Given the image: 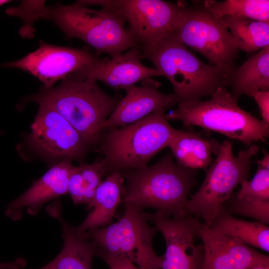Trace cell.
<instances>
[{"label": "cell", "instance_id": "6da1fadb", "mask_svg": "<svg viewBox=\"0 0 269 269\" xmlns=\"http://www.w3.org/2000/svg\"><path fill=\"white\" fill-rule=\"evenodd\" d=\"M28 99L59 113L89 148L97 147L103 126L121 98L106 93L94 79L69 75L58 86L41 90Z\"/></svg>", "mask_w": 269, "mask_h": 269}, {"label": "cell", "instance_id": "7a4b0ae2", "mask_svg": "<svg viewBox=\"0 0 269 269\" xmlns=\"http://www.w3.org/2000/svg\"><path fill=\"white\" fill-rule=\"evenodd\" d=\"M121 172L125 204L152 208L168 217L188 213L187 197L195 184V170L175 163L171 153L150 166Z\"/></svg>", "mask_w": 269, "mask_h": 269}, {"label": "cell", "instance_id": "3957f363", "mask_svg": "<svg viewBox=\"0 0 269 269\" xmlns=\"http://www.w3.org/2000/svg\"><path fill=\"white\" fill-rule=\"evenodd\" d=\"M175 130L168 123L165 111L158 110L118 129L104 130L96 150L103 155L109 174L141 169L168 146Z\"/></svg>", "mask_w": 269, "mask_h": 269}, {"label": "cell", "instance_id": "277c9868", "mask_svg": "<svg viewBox=\"0 0 269 269\" xmlns=\"http://www.w3.org/2000/svg\"><path fill=\"white\" fill-rule=\"evenodd\" d=\"M178 108L165 114L168 121L178 120L185 127L196 126L237 139L247 147L266 140L267 124L242 109L226 87H219L206 100L197 99L178 104Z\"/></svg>", "mask_w": 269, "mask_h": 269}, {"label": "cell", "instance_id": "5b68a950", "mask_svg": "<svg viewBox=\"0 0 269 269\" xmlns=\"http://www.w3.org/2000/svg\"><path fill=\"white\" fill-rule=\"evenodd\" d=\"M41 18L52 21L67 37L83 41L97 55L105 53L113 58L127 50L138 48L125 20L107 8L91 9L78 0L70 5L57 3L45 6Z\"/></svg>", "mask_w": 269, "mask_h": 269}, {"label": "cell", "instance_id": "8992f818", "mask_svg": "<svg viewBox=\"0 0 269 269\" xmlns=\"http://www.w3.org/2000/svg\"><path fill=\"white\" fill-rule=\"evenodd\" d=\"M142 56L169 80L179 103L210 96L219 87L228 86L223 71L204 63L173 34Z\"/></svg>", "mask_w": 269, "mask_h": 269}, {"label": "cell", "instance_id": "52a82bcc", "mask_svg": "<svg viewBox=\"0 0 269 269\" xmlns=\"http://www.w3.org/2000/svg\"><path fill=\"white\" fill-rule=\"evenodd\" d=\"M125 206L124 215L116 223L82 232L94 244L95 256L124 258L142 269H160L162 256L156 254L152 246L158 229L149 225L144 209Z\"/></svg>", "mask_w": 269, "mask_h": 269}, {"label": "cell", "instance_id": "ba28073f", "mask_svg": "<svg viewBox=\"0 0 269 269\" xmlns=\"http://www.w3.org/2000/svg\"><path fill=\"white\" fill-rule=\"evenodd\" d=\"M258 151V145L252 144L235 156L229 141L220 144L216 158L208 169L202 184L187 201V213L201 217L204 224L209 226L236 187L247 180L251 158Z\"/></svg>", "mask_w": 269, "mask_h": 269}, {"label": "cell", "instance_id": "9c48e42d", "mask_svg": "<svg viewBox=\"0 0 269 269\" xmlns=\"http://www.w3.org/2000/svg\"><path fill=\"white\" fill-rule=\"evenodd\" d=\"M173 35L187 47L202 55L209 64L229 77L235 69L239 49L222 18L202 6L180 2Z\"/></svg>", "mask_w": 269, "mask_h": 269}, {"label": "cell", "instance_id": "30bf717a", "mask_svg": "<svg viewBox=\"0 0 269 269\" xmlns=\"http://www.w3.org/2000/svg\"><path fill=\"white\" fill-rule=\"evenodd\" d=\"M87 6L107 8L120 15L142 54L155 48L173 34L180 2L162 0H82Z\"/></svg>", "mask_w": 269, "mask_h": 269}, {"label": "cell", "instance_id": "8fae6325", "mask_svg": "<svg viewBox=\"0 0 269 269\" xmlns=\"http://www.w3.org/2000/svg\"><path fill=\"white\" fill-rule=\"evenodd\" d=\"M148 220L160 231L165 241L160 269H202L204 250L195 245L201 226L196 216L190 213L166 217L155 212L148 213Z\"/></svg>", "mask_w": 269, "mask_h": 269}, {"label": "cell", "instance_id": "7c38bea8", "mask_svg": "<svg viewBox=\"0 0 269 269\" xmlns=\"http://www.w3.org/2000/svg\"><path fill=\"white\" fill-rule=\"evenodd\" d=\"M31 126L28 140L41 155L51 159L82 161L89 148L73 126L59 113L44 105Z\"/></svg>", "mask_w": 269, "mask_h": 269}, {"label": "cell", "instance_id": "4fadbf2b", "mask_svg": "<svg viewBox=\"0 0 269 269\" xmlns=\"http://www.w3.org/2000/svg\"><path fill=\"white\" fill-rule=\"evenodd\" d=\"M99 57L87 48H74L49 44L40 41L39 47L22 58L4 63L1 67L27 72L43 83L41 90L53 88L58 80L83 67L96 62Z\"/></svg>", "mask_w": 269, "mask_h": 269}, {"label": "cell", "instance_id": "5bb4252c", "mask_svg": "<svg viewBox=\"0 0 269 269\" xmlns=\"http://www.w3.org/2000/svg\"><path fill=\"white\" fill-rule=\"evenodd\" d=\"M142 58L141 51L133 48L111 60L99 58L94 63L70 75L100 81L116 91L125 90L153 77L163 76L155 68L143 64L141 62Z\"/></svg>", "mask_w": 269, "mask_h": 269}, {"label": "cell", "instance_id": "9a60e30c", "mask_svg": "<svg viewBox=\"0 0 269 269\" xmlns=\"http://www.w3.org/2000/svg\"><path fill=\"white\" fill-rule=\"evenodd\" d=\"M198 237L204 250L202 269H248L269 264L268 256L237 239L214 232L204 224H201Z\"/></svg>", "mask_w": 269, "mask_h": 269}, {"label": "cell", "instance_id": "2e32d148", "mask_svg": "<svg viewBox=\"0 0 269 269\" xmlns=\"http://www.w3.org/2000/svg\"><path fill=\"white\" fill-rule=\"evenodd\" d=\"M159 86L158 82L151 81L141 86L134 85L126 88V95L121 98L104 124L103 131L127 126L155 111H165L179 103L173 93L165 94L159 91Z\"/></svg>", "mask_w": 269, "mask_h": 269}, {"label": "cell", "instance_id": "e0dca14e", "mask_svg": "<svg viewBox=\"0 0 269 269\" xmlns=\"http://www.w3.org/2000/svg\"><path fill=\"white\" fill-rule=\"evenodd\" d=\"M75 167L69 160L60 161L53 165L7 205L5 215L14 220L20 219L24 211L29 215H36L46 203L68 193L69 178Z\"/></svg>", "mask_w": 269, "mask_h": 269}, {"label": "cell", "instance_id": "ac0fdd59", "mask_svg": "<svg viewBox=\"0 0 269 269\" xmlns=\"http://www.w3.org/2000/svg\"><path fill=\"white\" fill-rule=\"evenodd\" d=\"M48 208L49 213L60 223L64 240L63 248L50 263L38 269H92L96 247L83 233L65 222L61 217L60 205L57 203Z\"/></svg>", "mask_w": 269, "mask_h": 269}, {"label": "cell", "instance_id": "d6986e66", "mask_svg": "<svg viewBox=\"0 0 269 269\" xmlns=\"http://www.w3.org/2000/svg\"><path fill=\"white\" fill-rule=\"evenodd\" d=\"M124 180L121 172L115 171L102 181L88 205V209L90 210L88 215L80 225L75 227L78 232L113 223L116 209L122 202Z\"/></svg>", "mask_w": 269, "mask_h": 269}, {"label": "cell", "instance_id": "ffe728a7", "mask_svg": "<svg viewBox=\"0 0 269 269\" xmlns=\"http://www.w3.org/2000/svg\"><path fill=\"white\" fill-rule=\"evenodd\" d=\"M220 144L197 133L176 129L168 146L179 165L189 169H206L217 155Z\"/></svg>", "mask_w": 269, "mask_h": 269}, {"label": "cell", "instance_id": "44dd1931", "mask_svg": "<svg viewBox=\"0 0 269 269\" xmlns=\"http://www.w3.org/2000/svg\"><path fill=\"white\" fill-rule=\"evenodd\" d=\"M228 86L237 102L243 95L253 97L256 92L269 91V46L236 67L229 77Z\"/></svg>", "mask_w": 269, "mask_h": 269}, {"label": "cell", "instance_id": "7402d4cb", "mask_svg": "<svg viewBox=\"0 0 269 269\" xmlns=\"http://www.w3.org/2000/svg\"><path fill=\"white\" fill-rule=\"evenodd\" d=\"M208 227L214 232L269 252V228L267 225L236 218L222 208Z\"/></svg>", "mask_w": 269, "mask_h": 269}, {"label": "cell", "instance_id": "603a6c76", "mask_svg": "<svg viewBox=\"0 0 269 269\" xmlns=\"http://www.w3.org/2000/svg\"><path fill=\"white\" fill-rule=\"evenodd\" d=\"M222 19L239 50L253 53L269 46V22L228 16Z\"/></svg>", "mask_w": 269, "mask_h": 269}, {"label": "cell", "instance_id": "cb8c5ba5", "mask_svg": "<svg viewBox=\"0 0 269 269\" xmlns=\"http://www.w3.org/2000/svg\"><path fill=\"white\" fill-rule=\"evenodd\" d=\"M108 174L103 158L75 167L68 182V193L75 205H88L102 178Z\"/></svg>", "mask_w": 269, "mask_h": 269}, {"label": "cell", "instance_id": "d4e9b609", "mask_svg": "<svg viewBox=\"0 0 269 269\" xmlns=\"http://www.w3.org/2000/svg\"><path fill=\"white\" fill-rule=\"evenodd\" d=\"M202 3L217 18L228 16L269 22V0H206Z\"/></svg>", "mask_w": 269, "mask_h": 269}, {"label": "cell", "instance_id": "484cf974", "mask_svg": "<svg viewBox=\"0 0 269 269\" xmlns=\"http://www.w3.org/2000/svg\"><path fill=\"white\" fill-rule=\"evenodd\" d=\"M257 172L250 180L241 183V188L236 196L253 200L269 201V154L266 151L262 159L257 161Z\"/></svg>", "mask_w": 269, "mask_h": 269}, {"label": "cell", "instance_id": "4316f807", "mask_svg": "<svg viewBox=\"0 0 269 269\" xmlns=\"http://www.w3.org/2000/svg\"><path fill=\"white\" fill-rule=\"evenodd\" d=\"M226 212L249 217L265 225L269 223V201H263L248 198L231 197L222 207Z\"/></svg>", "mask_w": 269, "mask_h": 269}, {"label": "cell", "instance_id": "83f0119b", "mask_svg": "<svg viewBox=\"0 0 269 269\" xmlns=\"http://www.w3.org/2000/svg\"><path fill=\"white\" fill-rule=\"evenodd\" d=\"M252 97L259 108L262 120L269 124V91L256 92Z\"/></svg>", "mask_w": 269, "mask_h": 269}, {"label": "cell", "instance_id": "f1b7e54d", "mask_svg": "<svg viewBox=\"0 0 269 269\" xmlns=\"http://www.w3.org/2000/svg\"><path fill=\"white\" fill-rule=\"evenodd\" d=\"M102 259L106 263L110 269H142L124 258L105 257Z\"/></svg>", "mask_w": 269, "mask_h": 269}, {"label": "cell", "instance_id": "f546056e", "mask_svg": "<svg viewBox=\"0 0 269 269\" xmlns=\"http://www.w3.org/2000/svg\"><path fill=\"white\" fill-rule=\"evenodd\" d=\"M26 265L22 258H17L13 262L0 263V269H22Z\"/></svg>", "mask_w": 269, "mask_h": 269}, {"label": "cell", "instance_id": "4dcf8cb0", "mask_svg": "<svg viewBox=\"0 0 269 269\" xmlns=\"http://www.w3.org/2000/svg\"><path fill=\"white\" fill-rule=\"evenodd\" d=\"M248 269H269V264L257 265Z\"/></svg>", "mask_w": 269, "mask_h": 269}, {"label": "cell", "instance_id": "1f68e13d", "mask_svg": "<svg viewBox=\"0 0 269 269\" xmlns=\"http://www.w3.org/2000/svg\"><path fill=\"white\" fill-rule=\"evenodd\" d=\"M10 1L9 0H0V6Z\"/></svg>", "mask_w": 269, "mask_h": 269}]
</instances>
